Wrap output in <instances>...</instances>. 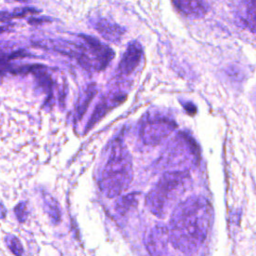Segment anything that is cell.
Instances as JSON below:
<instances>
[{"label": "cell", "instance_id": "obj_17", "mask_svg": "<svg viewBox=\"0 0 256 256\" xmlns=\"http://www.w3.org/2000/svg\"><path fill=\"white\" fill-rule=\"evenodd\" d=\"M38 13H39V10L34 7H20L12 11L14 18H23L25 16H28L31 14H38Z\"/></svg>", "mask_w": 256, "mask_h": 256}, {"label": "cell", "instance_id": "obj_3", "mask_svg": "<svg viewBox=\"0 0 256 256\" xmlns=\"http://www.w3.org/2000/svg\"><path fill=\"white\" fill-rule=\"evenodd\" d=\"M191 185L188 170L166 171L148 192L145 204L157 217H165Z\"/></svg>", "mask_w": 256, "mask_h": 256}, {"label": "cell", "instance_id": "obj_10", "mask_svg": "<svg viewBox=\"0 0 256 256\" xmlns=\"http://www.w3.org/2000/svg\"><path fill=\"white\" fill-rule=\"evenodd\" d=\"M142 56H143V49L140 43H138L137 41L130 42L119 63L118 70H117L118 74L120 76H128L132 72H134L135 69L140 64Z\"/></svg>", "mask_w": 256, "mask_h": 256}, {"label": "cell", "instance_id": "obj_22", "mask_svg": "<svg viewBox=\"0 0 256 256\" xmlns=\"http://www.w3.org/2000/svg\"><path fill=\"white\" fill-rule=\"evenodd\" d=\"M9 30V26H0V34Z\"/></svg>", "mask_w": 256, "mask_h": 256}, {"label": "cell", "instance_id": "obj_13", "mask_svg": "<svg viewBox=\"0 0 256 256\" xmlns=\"http://www.w3.org/2000/svg\"><path fill=\"white\" fill-rule=\"evenodd\" d=\"M28 53L25 50H17V51H5L0 49V80L5 75L6 72H10L11 61L17 58L26 57Z\"/></svg>", "mask_w": 256, "mask_h": 256}, {"label": "cell", "instance_id": "obj_19", "mask_svg": "<svg viewBox=\"0 0 256 256\" xmlns=\"http://www.w3.org/2000/svg\"><path fill=\"white\" fill-rule=\"evenodd\" d=\"M15 213H16V216L18 218V220L20 222H23L26 220V217H27V207H26V204L25 203H20L18 204L16 207H15Z\"/></svg>", "mask_w": 256, "mask_h": 256}, {"label": "cell", "instance_id": "obj_18", "mask_svg": "<svg viewBox=\"0 0 256 256\" xmlns=\"http://www.w3.org/2000/svg\"><path fill=\"white\" fill-rule=\"evenodd\" d=\"M7 245L9 247V249L17 255H20L23 253V249H22V245L20 243V241L18 240V238H16L15 236L10 235L7 238Z\"/></svg>", "mask_w": 256, "mask_h": 256}, {"label": "cell", "instance_id": "obj_12", "mask_svg": "<svg viewBox=\"0 0 256 256\" xmlns=\"http://www.w3.org/2000/svg\"><path fill=\"white\" fill-rule=\"evenodd\" d=\"M174 5L184 14L193 17L204 16L208 11L206 0H172Z\"/></svg>", "mask_w": 256, "mask_h": 256}, {"label": "cell", "instance_id": "obj_6", "mask_svg": "<svg viewBox=\"0 0 256 256\" xmlns=\"http://www.w3.org/2000/svg\"><path fill=\"white\" fill-rule=\"evenodd\" d=\"M176 126V122L165 115L147 114L140 124V139L148 146L159 145L175 130Z\"/></svg>", "mask_w": 256, "mask_h": 256}, {"label": "cell", "instance_id": "obj_9", "mask_svg": "<svg viewBox=\"0 0 256 256\" xmlns=\"http://www.w3.org/2000/svg\"><path fill=\"white\" fill-rule=\"evenodd\" d=\"M233 7L238 21L256 34V0H233Z\"/></svg>", "mask_w": 256, "mask_h": 256}, {"label": "cell", "instance_id": "obj_20", "mask_svg": "<svg viewBox=\"0 0 256 256\" xmlns=\"http://www.w3.org/2000/svg\"><path fill=\"white\" fill-rule=\"evenodd\" d=\"M48 21H49V18H47V17H40V18L31 17V18H29L28 23L31 25H38V24H41L43 22H48Z\"/></svg>", "mask_w": 256, "mask_h": 256}, {"label": "cell", "instance_id": "obj_23", "mask_svg": "<svg viewBox=\"0 0 256 256\" xmlns=\"http://www.w3.org/2000/svg\"><path fill=\"white\" fill-rule=\"evenodd\" d=\"M16 1H19V2H25V1H28V0H16Z\"/></svg>", "mask_w": 256, "mask_h": 256}, {"label": "cell", "instance_id": "obj_5", "mask_svg": "<svg viewBox=\"0 0 256 256\" xmlns=\"http://www.w3.org/2000/svg\"><path fill=\"white\" fill-rule=\"evenodd\" d=\"M199 148L187 133H178L167 145L158 164L169 170H188L199 163Z\"/></svg>", "mask_w": 256, "mask_h": 256}, {"label": "cell", "instance_id": "obj_2", "mask_svg": "<svg viewBox=\"0 0 256 256\" xmlns=\"http://www.w3.org/2000/svg\"><path fill=\"white\" fill-rule=\"evenodd\" d=\"M79 37L82 39V43L63 39H46L38 41L37 44L74 58L86 70L101 71L105 69L113 59V50L92 36L80 34Z\"/></svg>", "mask_w": 256, "mask_h": 256}, {"label": "cell", "instance_id": "obj_1", "mask_svg": "<svg viewBox=\"0 0 256 256\" xmlns=\"http://www.w3.org/2000/svg\"><path fill=\"white\" fill-rule=\"evenodd\" d=\"M212 219V206L203 196H191L181 201L171 214L170 243L184 254L196 253L209 234Z\"/></svg>", "mask_w": 256, "mask_h": 256}, {"label": "cell", "instance_id": "obj_8", "mask_svg": "<svg viewBox=\"0 0 256 256\" xmlns=\"http://www.w3.org/2000/svg\"><path fill=\"white\" fill-rule=\"evenodd\" d=\"M170 236L168 228L164 226L153 227L147 235L146 247L150 254L163 255L168 252Z\"/></svg>", "mask_w": 256, "mask_h": 256}, {"label": "cell", "instance_id": "obj_21", "mask_svg": "<svg viewBox=\"0 0 256 256\" xmlns=\"http://www.w3.org/2000/svg\"><path fill=\"white\" fill-rule=\"evenodd\" d=\"M13 14L12 12H8V11H0V22H5L8 21L10 19H13Z\"/></svg>", "mask_w": 256, "mask_h": 256}, {"label": "cell", "instance_id": "obj_4", "mask_svg": "<svg viewBox=\"0 0 256 256\" xmlns=\"http://www.w3.org/2000/svg\"><path fill=\"white\" fill-rule=\"evenodd\" d=\"M132 177V157L123 142L117 140L112 145L101 175V190L107 197H116L129 187Z\"/></svg>", "mask_w": 256, "mask_h": 256}, {"label": "cell", "instance_id": "obj_7", "mask_svg": "<svg viewBox=\"0 0 256 256\" xmlns=\"http://www.w3.org/2000/svg\"><path fill=\"white\" fill-rule=\"evenodd\" d=\"M126 96L127 94L121 90H116L103 96L95 107L92 116L90 117V120L86 126V131L90 130L99 120H101L102 117L105 116L108 111L113 109L118 104L122 103L125 100Z\"/></svg>", "mask_w": 256, "mask_h": 256}, {"label": "cell", "instance_id": "obj_14", "mask_svg": "<svg viewBox=\"0 0 256 256\" xmlns=\"http://www.w3.org/2000/svg\"><path fill=\"white\" fill-rule=\"evenodd\" d=\"M96 92H97L96 85L95 84H90L80 94V96L78 98L77 105H76V115H77L78 119H81L83 117V115L85 114V112H86V110L89 106V103L93 99Z\"/></svg>", "mask_w": 256, "mask_h": 256}, {"label": "cell", "instance_id": "obj_16", "mask_svg": "<svg viewBox=\"0 0 256 256\" xmlns=\"http://www.w3.org/2000/svg\"><path fill=\"white\" fill-rule=\"evenodd\" d=\"M44 203L45 207L48 209V214L54 221H58L60 219V209L59 206L54 198H52L50 195L44 196Z\"/></svg>", "mask_w": 256, "mask_h": 256}, {"label": "cell", "instance_id": "obj_15", "mask_svg": "<svg viewBox=\"0 0 256 256\" xmlns=\"http://www.w3.org/2000/svg\"><path fill=\"white\" fill-rule=\"evenodd\" d=\"M137 196H138L137 193H133V194H129L125 197H122L117 204V210L122 214L129 211L133 206H135L137 204V201H138Z\"/></svg>", "mask_w": 256, "mask_h": 256}, {"label": "cell", "instance_id": "obj_11", "mask_svg": "<svg viewBox=\"0 0 256 256\" xmlns=\"http://www.w3.org/2000/svg\"><path fill=\"white\" fill-rule=\"evenodd\" d=\"M93 26L104 39L113 43H119L125 32L121 26L104 18L96 19L93 22Z\"/></svg>", "mask_w": 256, "mask_h": 256}]
</instances>
